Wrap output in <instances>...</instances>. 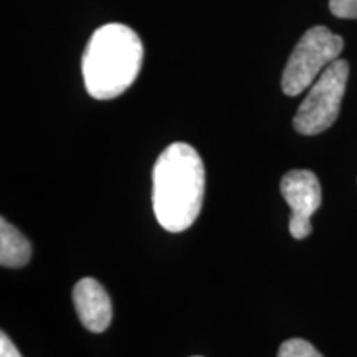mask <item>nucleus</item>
<instances>
[{
	"label": "nucleus",
	"mask_w": 357,
	"mask_h": 357,
	"mask_svg": "<svg viewBox=\"0 0 357 357\" xmlns=\"http://www.w3.org/2000/svg\"><path fill=\"white\" fill-rule=\"evenodd\" d=\"M205 195V169L200 155L185 142L160 153L153 169V207L159 225L172 234L197 220Z\"/></svg>",
	"instance_id": "obj_1"
},
{
	"label": "nucleus",
	"mask_w": 357,
	"mask_h": 357,
	"mask_svg": "<svg viewBox=\"0 0 357 357\" xmlns=\"http://www.w3.org/2000/svg\"><path fill=\"white\" fill-rule=\"evenodd\" d=\"M344 40L328 26H311L296 43L284 66L281 89L284 95L298 96L311 86L319 75L339 58Z\"/></svg>",
	"instance_id": "obj_3"
},
{
	"label": "nucleus",
	"mask_w": 357,
	"mask_h": 357,
	"mask_svg": "<svg viewBox=\"0 0 357 357\" xmlns=\"http://www.w3.org/2000/svg\"><path fill=\"white\" fill-rule=\"evenodd\" d=\"M349 63L337 58L310 86L305 100L294 114L293 126L305 136H316L329 129L337 119L344 96Z\"/></svg>",
	"instance_id": "obj_4"
},
{
	"label": "nucleus",
	"mask_w": 357,
	"mask_h": 357,
	"mask_svg": "<svg viewBox=\"0 0 357 357\" xmlns=\"http://www.w3.org/2000/svg\"><path fill=\"white\" fill-rule=\"evenodd\" d=\"M73 303L79 321L88 331L102 333L113 319V303L100 281L83 278L73 288Z\"/></svg>",
	"instance_id": "obj_6"
},
{
	"label": "nucleus",
	"mask_w": 357,
	"mask_h": 357,
	"mask_svg": "<svg viewBox=\"0 0 357 357\" xmlns=\"http://www.w3.org/2000/svg\"><path fill=\"white\" fill-rule=\"evenodd\" d=\"M278 357H323L319 351L311 342L305 341V339H288L281 344L278 351Z\"/></svg>",
	"instance_id": "obj_8"
},
{
	"label": "nucleus",
	"mask_w": 357,
	"mask_h": 357,
	"mask_svg": "<svg viewBox=\"0 0 357 357\" xmlns=\"http://www.w3.org/2000/svg\"><path fill=\"white\" fill-rule=\"evenodd\" d=\"M281 195L291 208L289 234L296 240L310 236L312 231L311 215L318 211L323 200L319 178L314 172L305 169L289 171L281 178Z\"/></svg>",
	"instance_id": "obj_5"
},
{
	"label": "nucleus",
	"mask_w": 357,
	"mask_h": 357,
	"mask_svg": "<svg viewBox=\"0 0 357 357\" xmlns=\"http://www.w3.org/2000/svg\"><path fill=\"white\" fill-rule=\"evenodd\" d=\"M0 357H22L19 349L13 346L6 333L0 334Z\"/></svg>",
	"instance_id": "obj_10"
},
{
	"label": "nucleus",
	"mask_w": 357,
	"mask_h": 357,
	"mask_svg": "<svg viewBox=\"0 0 357 357\" xmlns=\"http://www.w3.org/2000/svg\"><path fill=\"white\" fill-rule=\"evenodd\" d=\"M329 10L339 19H357V0H329Z\"/></svg>",
	"instance_id": "obj_9"
},
{
	"label": "nucleus",
	"mask_w": 357,
	"mask_h": 357,
	"mask_svg": "<svg viewBox=\"0 0 357 357\" xmlns=\"http://www.w3.org/2000/svg\"><path fill=\"white\" fill-rule=\"evenodd\" d=\"M32 258V245L26 236L6 218L0 220V265L22 268Z\"/></svg>",
	"instance_id": "obj_7"
},
{
	"label": "nucleus",
	"mask_w": 357,
	"mask_h": 357,
	"mask_svg": "<svg viewBox=\"0 0 357 357\" xmlns=\"http://www.w3.org/2000/svg\"><path fill=\"white\" fill-rule=\"evenodd\" d=\"M142 55V42L131 26L106 24L95 30L82 60L89 96L106 101L123 95L139 75Z\"/></svg>",
	"instance_id": "obj_2"
}]
</instances>
